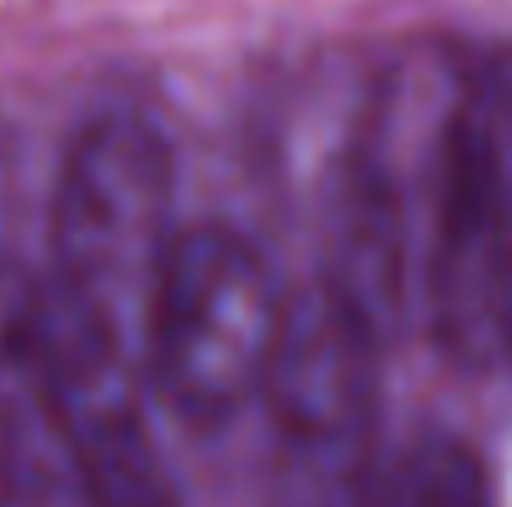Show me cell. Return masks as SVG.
I'll return each instance as SVG.
<instances>
[{
	"label": "cell",
	"instance_id": "cell-3",
	"mask_svg": "<svg viewBox=\"0 0 512 507\" xmlns=\"http://www.w3.org/2000/svg\"><path fill=\"white\" fill-rule=\"evenodd\" d=\"M284 319L289 299L244 234L184 224L150 314V388L194 428L229 423L264 393Z\"/></svg>",
	"mask_w": 512,
	"mask_h": 507
},
{
	"label": "cell",
	"instance_id": "cell-4",
	"mask_svg": "<svg viewBox=\"0 0 512 507\" xmlns=\"http://www.w3.org/2000/svg\"><path fill=\"white\" fill-rule=\"evenodd\" d=\"M373 299L353 279H319L289 299L284 338L264 383L284 468L319 507H348L373 463L378 334Z\"/></svg>",
	"mask_w": 512,
	"mask_h": 507
},
{
	"label": "cell",
	"instance_id": "cell-5",
	"mask_svg": "<svg viewBox=\"0 0 512 507\" xmlns=\"http://www.w3.org/2000/svg\"><path fill=\"white\" fill-rule=\"evenodd\" d=\"M383 507H493L488 468L458 438H423L393 468Z\"/></svg>",
	"mask_w": 512,
	"mask_h": 507
},
{
	"label": "cell",
	"instance_id": "cell-1",
	"mask_svg": "<svg viewBox=\"0 0 512 507\" xmlns=\"http://www.w3.org/2000/svg\"><path fill=\"white\" fill-rule=\"evenodd\" d=\"M174 239L170 140L130 110L90 120L70 140L50 194L45 294L145 363L150 314Z\"/></svg>",
	"mask_w": 512,
	"mask_h": 507
},
{
	"label": "cell",
	"instance_id": "cell-2",
	"mask_svg": "<svg viewBox=\"0 0 512 507\" xmlns=\"http://www.w3.org/2000/svg\"><path fill=\"white\" fill-rule=\"evenodd\" d=\"M418 304L458 363L512 353V70L468 80L418 169Z\"/></svg>",
	"mask_w": 512,
	"mask_h": 507
}]
</instances>
